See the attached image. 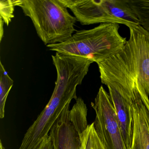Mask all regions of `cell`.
Here are the masks:
<instances>
[{"instance_id":"6da1fadb","label":"cell","mask_w":149,"mask_h":149,"mask_svg":"<svg viewBox=\"0 0 149 149\" xmlns=\"http://www.w3.org/2000/svg\"><path fill=\"white\" fill-rule=\"evenodd\" d=\"M130 38L124 47L97 62L103 84L140 98L149 111V32L130 24Z\"/></svg>"},{"instance_id":"7a4b0ae2","label":"cell","mask_w":149,"mask_h":149,"mask_svg":"<svg viewBox=\"0 0 149 149\" xmlns=\"http://www.w3.org/2000/svg\"><path fill=\"white\" fill-rule=\"evenodd\" d=\"M56 69L57 78L50 100L27 130L19 149H35L72 100L78 98L77 88L85 77L83 72L67 63L58 64Z\"/></svg>"},{"instance_id":"3957f363","label":"cell","mask_w":149,"mask_h":149,"mask_svg":"<svg viewBox=\"0 0 149 149\" xmlns=\"http://www.w3.org/2000/svg\"><path fill=\"white\" fill-rule=\"evenodd\" d=\"M33 24L38 36L46 46L63 43L76 31L75 17L61 0H14Z\"/></svg>"},{"instance_id":"277c9868","label":"cell","mask_w":149,"mask_h":149,"mask_svg":"<svg viewBox=\"0 0 149 149\" xmlns=\"http://www.w3.org/2000/svg\"><path fill=\"white\" fill-rule=\"evenodd\" d=\"M119 25L102 23L88 30L78 31L63 43L48 45L51 51L83 57L97 63L118 52L126 43L119 33Z\"/></svg>"},{"instance_id":"5b68a950","label":"cell","mask_w":149,"mask_h":149,"mask_svg":"<svg viewBox=\"0 0 149 149\" xmlns=\"http://www.w3.org/2000/svg\"><path fill=\"white\" fill-rule=\"evenodd\" d=\"M82 25L116 23L139 25L126 0H61Z\"/></svg>"},{"instance_id":"8992f818","label":"cell","mask_w":149,"mask_h":149,"mask_svg":"<svg viewBox=\"0 0 149 149\" xmlns=\"http://www.w3.org/2000/svg\"><path fill=\"white\" fill-rule=\"evenodd\" d=\"M75 101L71 109H65L50 130L54 149H80L82 133L88 125V109L81 97Z\"/></svg>"},{"instance_id":"52a82bcc","label":"cell","mask_w":149,"mask_h":149,"mask_svg":"<svg viewBox=\"0 0 149 149\" xmlns=\"http://www.w3.org/2000/svg\"><path fill=\"white\" fill-rule=\"evenodd\" d=\"M91 104L95 112L94 127L105 149H127L109 94L102 86Z\"/></svg>"},{"instance_id":"ba28073f","label":"cell","mask_w":149,"mask_h":149,"mask_svg":"<svg viewBox=\"0 0 149 149\" xmlns=\"http://www.w3.org/2000/svg\"><path fill=\"white\" fill-rule=\"evenodd\" d=\"M133 126L130 149H149V111L140 98L132 104Z\"/></svg>"},{"instance_id":"9c48e42d","label":"cell","mask_w":149,"mask_h":149,"mask_svg":"<svg viewBox=\"0 0 149 149\" xmlns=\"http://www.w3.org/2000/svg\"><path fill=\"white\" fill-rule=\"evenodd\" d=\"M0 118L5 117V106L8 94L14 84V81L0 62Z\"/></svg>"},{"instance_id":"30bf717a","label":"cell","mask_w":149,"mask_h":149,"mask_svg":"<svg viewBox=\"0 0 149 149\" xmlns=\"http://www.w3.org/2000/svg\"><path fill=\"white\" fill-rule=\"evenodd\" d=\"M80 149H105L96 132L93 123L88 125L82 133Z\"/></svg>"},{"instance_id":"8fae6325","label":"cell","mask_w":149,"mask_h":149,"mask_svg":"<svg viewBox=\"0 0 149 149\" xmlns=\"http://www.w3.org/2000/svg\"><path fill=\"white\" fill-rule=\"evenodd\" d=\"M14 0H1L0 1V15L1 19L7 25H9L12 19L14 17Z\"/></svg>"},{"instance_id":"7c38bea8","label":"cell","mask_w":149,"mask_h":149,"mask_svg":"<svg viewBox=\"0 0 149 149\" xmlns=\"http://www.w3.org/2000/svg\"><path fill=\"white\" fill-rule=\"evenodd\" d=\"M35 149H54V143L50 135L48 134L46 136Z\"/></svg>"},{"instance_id":"4fadbf2b","label":"cell","mask_w":149,"mask_h":149,"mask_svg":"<svg viewBox=\"0 0 149 149\" xmlns=\"http://www.w3.org/2000/svg\"><path fill=\"white\" fill-rule=\"evenodd\" d=\"M0 32H1V33H0V36H1V38H0V40H1V42L2 40V38L3 37V35H4V29H3V27H4V23L3 20L2 19H0Z\"/></svg>"},{"instance_id":"5bb4252c","label":"cell","mask_w":149,"mask_h":149,"mask_svg":"<svg viewBox=\"0 0 149 149\" xmlns=\"http://www.w3.org/2000/svg\"><path fill=\"white\" fill-rule=\"evenodd\" d=\"M0 149H6L5 147H4V145H3V143H2L1 140V141H0Z\"/></svg>"}]
</instances>
